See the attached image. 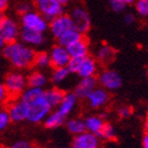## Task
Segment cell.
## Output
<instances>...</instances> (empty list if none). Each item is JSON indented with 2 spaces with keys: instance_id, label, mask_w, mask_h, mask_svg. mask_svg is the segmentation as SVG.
Wrapping results in <instances>:
<instances>
[{
  "instance_id": "obj_19",
  "label": "cell",
  "mask_w": 148,
  "mask_h": 148,
  "mask_svg": "<svg viewBox=\"0 0 148 148\" xmlns=\"http://www.w3.org/2000/svg\"><path fill=\"white\" fill-rule=\"evenodd\" d=\"M116 55L117 51L113 47L109 45H101L96 51L95 59L99 63L103 65H109L115 60Z\"/></svg>"
},
{
  "instance_id": "obj_23",
  "label": "cell",
  "mask_w": 148,
  "mask_h": 148,
  "mask_svg": "<svg viewBox=\"0 0 148 148\" xmlns=\"http://www.w3.org/2000/svg\"><path fill=\"white\" fill-rule=\"evenodd\" d=\"M65 119L64 117H62L58 112L55 110V111H51L50 114L46 117V119L44 120V125L48 130H54V128L60 127L63 124H65Z\"/></svg>"
},
{
  "instance_id": "obj_4",
  "label": "cell",
  "mask_w": 148,
  "mask_h": 148,
  "mask_svg": "<svg viewBox=\"0 0 148 148\" xmlns=\"http://www.w3.org/2000/svg\"><path fill=\"white\" fill-rule=\"evenodd\" d=\"M3 85L5 86L12 99L20 97L23 91L28 87L27 77L21 71H14L5 76Z\"/></svg>"
},
{
  "instance_id": "obj_28",
  "label": "cell",
  "mask_w": 148,
  "mask_h": 148,
  "mask_svg": "<svg viewBox=\"0 0 148 148\" xmlns=\"http://www.w3.org/2000/svg\"><path fill=\"white\" fill-rule=\"evenodd\" d=\"M117 137L116 130L112 125L111 123L106 122L104 125V127L101 128V133L99 135V138L101 140H106V141H115Z\"/></svg>"
},
{
  "instance_id": "obj_14",
  "label": "cell",
  "mask_w": 148,
  "mask_h": 148,
  "mask_svg": "<svg viewBox=\"0 0 148 148\" xmlns=\"http://www.w3.org/2000/svg\"><path fill=\"white\" fill-rule=\"evenodd\" d=\"M86 101L88 103V106L91 109H95V110L101 109L110 101V93L106 89L101 88V86H97L87 96Z\"/></svg>"
},
{
  "instance_id": "obj_7",
  "label": "cell",
  "mask_w": 148,
  "mask_h": 148,
  "mask_svg": "<svg viewBox=\"0 0 148 148\" xmlns=\"http://www.w3.org/2000/svg\"><path fill=\"white\" fill-rule=\"evenodd\" d=\"M96 79L101 88L106 89L107 91H116L122 86V83H123L120 74L110 69L101 71Z\"/></svg>"
},
{
  "instance_id": "obj_35",
  "label": "cell",
  "mask_w": 148,
  "mask_h": 148,
  "mask_svg": "<svg viewBox=\"0 0 148 148\" xmlns=\"http://www.w3.org/2000/svg\"><path fill=\"white\" fill-rule=\"evenodd\" d=\"M10 99V96L8 94L6 88H5V86L3 85V83H0V106L8 103Z\"/></svg>"
},
{
  "instance_id": "obj_41",
  "label": "cell",
  "mask_w": 148,
  "mask_h": 148,
  "mask_svg": "<svg viewBox=\"0 0 148 148\" xmlns=\"http://www.w3.org/2000/svg\"><path fill=\"white\" fill-rule=\"evenodd\" d=\"M144 127H145L146 134H148V113L145 117V122H144Z\"/></svg>"
},
{
  "instance_id": "obj_12",
  "label": "cell",
  "mask_w": 148,
  "mask_h": 148,
  "mask_svg": "<svg viewBox=\"0 0 148 148\" xmlns=\"http://www.w3.org/2000/svg\"><path fill=\"white\" fill-rule=\"evenodd\" d=\"M50 59H51V65L53 69L55 67H66L69 62L71 61L67 49L60 45H55L49 52Z\"/></svg>"
},
{
  "instance_id": "obj_3",
  "label": "cell",
  "mask_w": 148,
  "mask_h": 148,
  "mask_svg": "<svg viewBox=\"0 0 148 148\" xmlns=\"http://www.w3.org/2000/svg\"><path fill=\"white\" fill-rule=\"evenodd\" d=\"M27 107V120L30 123H40L44 122L46 117L52 111L45 99V93L38 96L30 103L26 104Z\"/></svg>"
},
{
  "instance_id": "obj_31",
  "label": "cell",
  "mask_w": 148,
  "mask_h": 148,
  "mask_svg": "<svg viewBox=\"0 0 148 148\" xmlns=\"http://www.w3.org/2000/svg\"><path fill=\"white\" fill-rule=\"evenodd\" d=\"M109 6L114 12L119 14V12H123L127 5H125L120 0H109Z\"/></svg>"
},
{
  "instance_id": "obj_8",
  "label": "cell",
  "mask_w": 148,
  "mask_h": 148,
  "mask_svg": "<svg viewBox=\"0 0 148 148\" xmlns=\"http://www.w3.org/2000/svg\"><path fill=\"white\" fill-rule=\"evenodd\" d=\"M20 22L12 17H5L0 24V35L6 44L17 42L20 38Z\"/></svg>"
},
{
  "instance_id": "obj_11",
  "label": "cell",
  "mask_w": 148,
  "mask_h": 148,
  "mask_svg": "<svg viewBox=\"0 0 148 148\" xmlns=\"http://www.w3.org/2000/svg\"><path fill=\"white\" fill-rule=\"evenodd\" d=\"M101 142L99 137L89 132L74 136L71 148H101Z\"/></svg>"
},
{
  "instance_id": "obj_13",
  "label": "cell",
  "mask_w": 148,
  "mask_h": 148,
  "mask_svg": "<svg viewBox=\"0 0 148 148\" xmlns=\"http://www.w3.org/2000/svg\"><path fill=\"white\" fill-rule=\"evenodd\" d=\"M19 40L23 44L27 45V46L34 49V48L42 47V45H45V42H47V37H46V33L21 28L20 38Z\"/></svg>"
},
{
  "instance_id": "obj_16",
  "label": "cell",
  "mask_w": 148,
  "mask_h": 148,
  "mask_svg": "<svg viewBox=\"0 0 148 148\" xmlns=\"http://www.w3.org/2000/svg\"><path fill=\"white\" fill-rule=\"evenodd\" d=\"M97 79L96 77H90V78H82L80 82L75 87L74 93L78 97V99H86L90 92L97 87Z\"/></svg>"
},
{
  "instance_id": "obj_29",
  "label": "cell",
  "mask_w": 148,
  "mask_h": 148,
  "mask_svg": "<svg viewBox=\"0 0 148 148\" xmlns=\"http://www.w3.org/2000/svg\"><path fill=\"white\" fill-rule=\"evenodd\" d=\"M135 10L141 18H148V0H136Z\"/></svg>"
},
{
  "instance_id": "obj_17",
  "label": "cell",
  "mask_w": 148,
  "mask_h": 148,
  "mask_svg": "<svg viewBox=\"0 0 148 148\" xmlns=\"http://www.w3.org/2000/svg\"><path fill=\"white\" fill-rule=\"evenodd\" d=\"M77 105H78V97L75 95L74 92H65L62 101L56 108V111L62 117L67 118L73 113Z\"/></svg>"
},
{
  "instance_id": "obj_38",
  "label": "cell",
  "mask_w": 148,
  "mask_h": 148,
  "mask_svg": "<svg viewBox=\"0 0 148 148\" xmlns=\"http://www.w3.org/2000/svg\"><path fill=\"white\" fill-rule=\"evenodd\" d=\"M142 148H148V134H145L142 138Z\"/></svg>"
},
{
  "instance_id": "obj_33",
  "label": "cell",
  "mask_w": 148,
  "mask_h": 148,
  "mask_svg": "<svg viewBox=\"0 0 148 148\" xmlns=\"http://www.w3.org/2000/svg\"><path fill=\"white\" fill-rule=\"evenodd\" d=\"M32 2H28V1H21L17 4V12L19 15H23L26 12L32 10Z\"/></svg>"
},
{
  "instance_id": "obj_5",
  "label": "cell",
  "mask_w": 148,
  "mask_h": 148,
  "mask_svg": "<svg viewBox=\"0 0 148 148\" xmlns=\"http://www.w3.org/2000/svg\"><path fill=\"white\" fill-rule=\"evenodd\" d=\"M20 25L21 28L34 30L42 33H46L47 30H49V21L45 19L40 12L33 10L21 15Z\"/></svg>"
},
{
  "instance_id": "obj_43",
  "label": "cell",
  "mask_w": 148,
  "mask_h": 148,
  "mask_svg": "<svg viewBox=\"0 0 148 148\" xmlns=\"http://www.w3.org/2000/svg\"><path fill=\"white\" fill-rule=\"evenodd\" d=\"M5 18V15H4V12H0V24L2 23L3 19Z\"/></svg>"
},
{
  "instance_id": "obj_30",
  "label": "cell",
  "mask_w": 148,
  "mask_h": 148,
  "mask_svg": "<svg viewBox=\"0 0 148 148\" xmlns=\"http://www.w3.org/2000/svg\"><path fill=\"white\" fill-rule=\"evenodd\" d=\"M12 123L10 117L6 109H0V132L4 131Z\"/></svg>"
},
{
  "instance_id": "obj_15",
  "label": "cell",
  "mask_w": 148,
  "mask_h": 148,
  "mask_svg": "<svg viewBox=\"0 0 148 148\" xmlns=\"http://www.w3.org/2000/svg\"><path fill=\"white\" fill-rule=\"evenodd\" d=\"M6 110L12 122H23L27 120V107L20 99L10 101Z\"/></svg>"
},
{
  "instance_id": "obj_37",
  "label": "cell",
  "mask_w": 148,
  "mask_h": 148,
  "mask_svg": "<svg viewBox=\"0 0 148 148\" xmlns=\"http://www.w3.org/2000/svg\"><path fill=\"white\" fill-rule=\"evenodd\" d=\"M10 0H0V12H4L8 8Z\"/></svg>"
},
{
  "instance_id": "obj_32",
  "label": "cell",
  "mask_w": 148,
  "mask_h": 148,
  "mask_svg": "<svg viewBox=\"0 0 148 148\" xmlns=\"http://www.w3.org/2000/svg\"><path fill=\"white\" fill-rule=\"evenodd\" d=\"M5 148H36L34 143L27 140H18Z\"/></svg>"
},
{
  "instance_id": "obj_22",
  "label": "cell",
  "mask_w": 148,
  "mask_h": 148,
  "mask_svg": "<svg viewBox=\"0 0 148 148\" xmlns=\"http://www.w3.org/2000/svg\"><path fill=\"white\" fill-rule=\"evenodd\" d=\"M65 92L60 89L59 87H51V88L45 89V99L47 101L48 105L51 109L57 108L60 101L63 99Z\"/></svg>"
},
{
  "instance_id": "obj_25",
  "label": "cell",
  "mask_w": 148,
  "mask_h": 148,
  "mask_svg": "<svg viewBox=\"0 0 148 148\" xmlns=\"http://www.w3.org/2000/svg\"><path fill=\"white\" fill-rule=\"evenodd\" d=\"M82 36H83V34H81L79 31H77L76 29H72V30H69V31L65 32L63 35H61V36L57 40V42H58V45L67 48L69 46L74 44L75 42L80 40Z\"/></svg>"
},
{
  "instance_id": "obj_6",
  "label": "cell",
  "mask_w": 148,
  "mask_h": 148,
  "mask_svg": "<svg viewBox=\"0 0 148 148\" xmlns=\"http://www.w3.org/2000/svg\"><path fill=\"white\" fill-rule=\"evenodd\" d=\"M31 2L35 10L49 22L64 14V6L57 0H31Z\"/></svg>"
},
{
  "instance_id": "obj_2",
  "label": "cell",
  "mask_w": 148,
  "mask_h": 148,
  "mask_svg": "<svg viewBox=\"0 0 148 148\" xmlns=\"http://www.w3.org/2000/svg\"><path fill=\"white\" fill-rule=\"evenodd\" d=\"M67 69L71 74H77L80 78H90L95 77L99 72V62L94 57L86 56L84 58L75 59L71 58V61L67 64Z\"/></svg>"
},
{
  "instance_id": "obj_10",
  "label": "cell",
  "mask_w": 148,
  "mask_h": 148,
  "mask_svg": "<svg viewBox=\"0 0 148 148\" xmlns=\"http://www.w3.org/2000/svg\"><path fill=\"white\" fill-rule=\"evenodd\" d=\"M72 29H75L74 23L69 15L66 14H62L61 16L55 18L49 22V30L55 40H58L65 32Z\"/></svg>"
},
{
  "instance_id": "obj_36",
  "label": "cell",
  "mask_w": 148,
  "mask_h": 148,
  "mask_svg": "<svg viewBox=\"0 0 148 148\" xmlns=\"http://www.w3.org/2000/svg\"><path fill=\"white\" fill-rule=\"evenodd\" d=\"M123 22L126 25H132L136 22V16L134 15L133 12H126L123 16Z\"/></svg>"
},
{
  "instance_id": "obj_27",
  "label": "cell",
  "mask_w": 148,
  "mask_h": 148,
  "mask_svg": "<svg viewBox=\"0 0 148 148\" xmlns=\"http://www.w3.org/2000/svg\"><path fill=\"white\" fill-rule=\"evenodd\" d=\"M69 75H71V73L67 69V67H55V69H53L50 79H51V82L53 84L59 85L69 78Z\"/></svg>"
},
{
  "instance_id": "obj_1",
  "label": "cell",
  "mask_w": 148,
  "mask_h": 148,
  "mask_svg": "<svg viewBox=\"0 0 148 148\" xmlns=\"http://www.w3.org/2000/svg\"><path fill=\"white\" fill-rule=\"evenodd\" d=\"M35 50L20 40L5 45L2 55L17 71H24L33 66Z\"/></svg>"
},
{
  "instance_id": "obj_39",
  "label": "cell",
  "mask_w": 148,
  "mask_h": 148,
  "mask_svg": "<svg viewBox=\"0 0 148 148\" xmlns=\"http://www.w3.org/2000/svg\"><path fill=\"white\" fill-rule=\"evenodd\" d=\"M5 45H6V42H4V40H3L2 37H1V35H0V52H2L3 51Z\"/></svg>"
},
{
  "instance_id": "obj_26",
  "label": "cell",
  "mask_w": 148,
  "mask_h": 148,
  "mask_svg": "<svg viewBox=\"0 0 148 148\" xmlns=\"http://www.w3.org/2000/svg\"><path fill=\"white\" fill-rule=\"evenodd\" d=\"M33 66H35L40 71H44V69H47L52 66L49 52H45V51L36 52L34 57V62H33Z\"/></svg>"
},
{
  "instance_id": "obj_24",
  "label": "cell",
  "mask_w": 148,
  "mask_h": 148,
  "mask_svg": "<svg viewBox=\"0 0 148 148\" xmlns=\"http://www.w3.org/2000/svg\"><path fill=\"white\" fill-rule=\"evenodd\" d=\"M65 126L69 134H72L73 136H77L80 134L86 132L85 127L84 119L81 118H71L67 121H65Z\"/></svg>"
},
{
  "instance_id": "obj_42",
  "label": "cell",
  "mask_w": 148,
  "mask_h": 148,
  "mask_svg": "<svg viewBox=\"0 0 148 148\" xmlns=\"http://www.w3.org/2000/svg\"><path fill=\"white\" fill-rule=\"evenodd\" d=\"M57 1H58V2H59L61 5H63V6H64V5L69 4V1H71V0H57Z\"/></svg>"
},
{
  "instance_id": "obj_40",
  "label": "cell",
  "mask_w": 148,
  "mask_h": 148,
  "mask_svg": "<svg viewBox=\"0 0 148 148\" xmlns=\"http://www.w3.org/2000/svg\"><path fill=\"white\" fill-rule=\"evenodd\" d=\"M120 1H122L125 5H131L136 2V0H120Z\"/></svg>"
},
{
  "instance_id": "obj_18",
  "label": "cell",
  "mask_w": 148,
  "mask_h": 148,
  "mask_svg": "<svg viewBox=\"0 0 148 148\" xmlns=\"http://www.w3.org/2000/svg\"><path fill=\"white\" fill-rule=\"evenodd\" d=\"M67 52H69L71 58H75V59H79V58H84V57L89 55V42L86 37L84 35L72 44L71 46L66 48Z\"/></svg>"
},
{
  "instance_id": "obj_21",
  "label": "cell",
  "mask_w": 148,
  "mask_h": 148,
  "mask_svg": "<svg viewBox=\"0 0 148 148\" xmlns=\"http://www.w3.org/2000/svg\"><path fill=\"white\" fill-rule=\"evenodd\" d=\"M48 82H49V78L48 76L44 73V71H33L29 74L27 77V84L28 87H33V88H42L44 89L47 86Z\"/></svg>"
},
{
  "instance_id": "obj_20",
  "label": "cell",
  "mask_w": 148,
  "mask_h": 148,
  "mask_svg": "<svg viewBox=\"0 0 148 148\" xmlns=\"http://www.w3.org/2000/svg\"><path fill=\"white\" fill-rule=\"evenodd\" d=\"M84 123L86 131L89 133H92L99 137L101 128L104 127L106 120H105V115H89L84 118Z\"/></svg>"
},
{
  "instance_id": "obj_34",
  "label": "cell",
  "mask_w": 148,
  "mask_h": 148,
  "mask_svg": "<svg viewBox=\"0 0 148 148\" xmlns=\"http://www.w3.org/2000/svg\"><path fill=\"white\" fill-rule=\"evenodd\" d=\"M118 116L122 119H126L128 117L132 116V114H133V109L131 108L130 106H122L118 109Z\"/></svg>"
},
{
  "instance_id": "obj_9",
  "label": "cell",
  "mask_w": 148,
  "mask_h": 148,
  "mask_svg": "<svg viewBox=\"0 0 148 148\" xmlns=\"http://www.w3.org/2000/svg\"><path fill=\"white\" fill-rule=\"evenodd\" d=\"M69 17L72 19L75 29L77 31H79L83 35L89 31L91 27V20H90V16L85 8L83 6L74 8L69 14Z\"/></svg>"
}]
</instances>
